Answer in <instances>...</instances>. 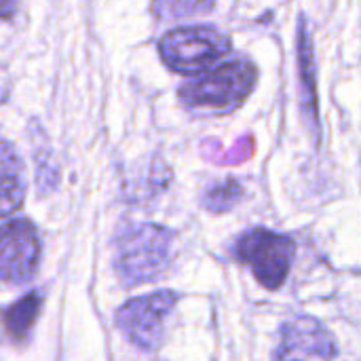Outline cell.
Here are the masks:
<instances>
[{"label": "cell", "instance_id": "obj_12", "mask_svg": "<svg viewBox=\"0 0 361 361\" xmlns=\"http://www.w3.org/2000/svg\"><path fill=\"white\" fill-rule=\"evenodd\" d=\"M241 195H243V190L235 180L220 182V184H216V186H212L207 190L205 207H209L212 212H226L241 199Z\"/></svg>", "mask_w": 361, "mask_h": 361}, {"label": "cell", "instance_id": "obj_2", "mask_svg": "<svg viewBox=\"0 0 361 361\" xmlns=\"http://www.w3.org/2000/svg\"><path fill=\"white\" fill-rule=\"evenodd\" d=\"M258 82V70L247 59L214 66L180 89V99L195 110L231 112L239 108Z\"/></svg>", "mask_w": 361, "mask_h": 361}, {"label": "cell", "instance_id": "obj_11", "mask_svg": "<svg viewBox=\"0 0 361 361\" xmlns=\"http://www.w3.org/2000/svg\"><path fill=\"white\" fill-rule=\"evenodd\" d=\"M214 6L216 0H152V13L163 21L205 15Z\"/></svg>", "mask_w": 361, "mask_h": 361}, {"label": "cell", "instance_id": "obj_6", "mask_svg": "<svg viewBox=\"0 0 361 361\" xmlns=\"http://www.w3.org/2000/svg\"><path fill=\"white\" fill-rule=\"evenodd\" d=\"M40 235L27 220H13L0 226V281L23 283L40 262Z\"/></svg>", "mask_w": 361, "mask_h": 361}, {"label": "cell", "instance_id": "obj_3", "mask_svg": "<svg viewBox=\"0 0 361 361\" xmlns=\"http://www.w3.org/2000/svg\"><path fill=\"white\" fill-rule=\"evenodd\" d=\"M231 53V38L212 25H184L159 40V55L167 68L190 76L214 68Z\"/></svg>", "mask_w": 361, "mask_h": 361}, {"label": "cell", "instance_id": "obj_13", "mask_svg": "<svg viewBox=\"0 0 361 361\" xmlns=\"http://www.w3.org/2000/svg\"><path fill=\"white\" fill-rule=\"evenodd\" d=\"M17 11V0H0V19H13Z\"/></svg>", "mask_w": 361, "mask_h": 361}, {"label": "cell", "instance_id": "obj_5", "mask_svg": "<svg viewBox=\"0 0 361 361\" xmlns=\"http://www.w3.org/2000/svg\"><path fill=\"white\" fill-rule=\"evenodd\" d=\"M178 302V294L161 290L125 302L116 313V324L123 334L140 349H159L167 334V322Z\"/></svg>", "mask_w": 361, "mask_h": 361}, {"label": "cell", "instance_id": "obj_8", "mask_svg": "<svg viewBox=\"0 0 361 361\" xmlns=\"http://www.w3.org/2000/svg\"><path fill=\"white\" fill-rule=\"evenodd\" d=\"M25 199V169L6 142H0V218L15 214Z\"/></svg>", "mask_w": 361, "mask_h": 361}, {"label": "cell", "instance_id": "obj_10", "mask_svg": "<svg viewBox=\"0 0 361 361\" xmlns=\"http://www.w3.org/2000/svg\"><path fill=\"white\" fill-rule=\"evenodd\" d=\"M298 66H300V80H302V95L307 116L315 123L317 129V93H315V63H313V42L307 30V21L300 19L298 27Z\"/></svg>", "mask_w": 361, "mask_h": 361}, {"label": "cell", "instance_id": "obj_1", "mask_svg": "<svg viewBox=\"0 0 361 361\" xmlns=\"http://www.w3.org/2000/svg\"><path fill=\"white\" fill-rule=\"evenodd\" d=\"M176 235L157 224H129L114 241V271L129 286H142L163 277L173 258Z\"/></svg>", "mask_w": 361, "mask_h": 361}, {"label": "cell", "instance_id": "obj_9", "mask_svg": "<svg viewBox=\"0 0 361 361\" xmlns=\"http://www.w3.org/2000/svg\"><path fill=\"white\" fill-rule=\"evenodd\" d=\"M42 309V294L32 292L4 311V330L13 343H23Z\"/></svg>", "mask_w": 361, "mask_h": 361}, {"label": "cell", "instance_id": "obj_7", "mask_svg": "<svg viewBox=\"0 0 361 361\" xmlns=\"http://www.w3.org/2000/svg\"><path fill=\"white\" fill-rule=\"evenodd\" d=\"M336 353V341L322 322L296 317L281 328L275 361H334Z\"/></svg>", "mask_w": 361, "mask_h": 361}, {"label": "cell", "instance_id": "obj_4", "mask_svg": "<svg viewBox=\"0 0 361 361\" xmlns=\"http://www.w3.org/2000/svg\"><path fill=\"white\" fill-rule=\"evenodd\" d=\"M235 256L252 269L262 288L279 290L290 275L296 245L286 235L267 228H254L239 237L235 245Z\"/></svg>", "mask_w": 361, "mask_h": 361}]
</instances>
